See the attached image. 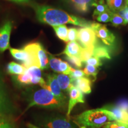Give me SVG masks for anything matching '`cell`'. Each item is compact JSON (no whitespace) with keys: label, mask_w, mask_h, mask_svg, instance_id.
Here are the masks:
<instances>
[{"label":"cell","mask_w":128,"mask_h":128,"mask_svg":"<svg viewBox=\"0 0 128 128\" xmlns=\"http://www.w3.org/2000/svg\"><path fill=\"white\" fill-rule=\"evenodd\" d=\"M36 18L39 22L51 26L71 24L78 26L90 28L92 22H90L76 16L71 15L62 10L45 5L36 4L33 6Z\"/></svg>","instance_id":"obj_1"},{"label":"cell","mask_w":128,"mask_h":128,"mask_svg":"<svg viewBox=\"0 0 128 128\" xmlns=\"http://www.w3.org/2000/svg\"><path fill=\"white\" fill-rule=\"evenodd\" d=\"M115 119L110 112L103 108L86 110L74 118L79 128H100Z\"/></svg>","instance_id":"obj_2"},{"label":"cell","mask_w":128,"mask_h":128,"mask_svg":"<svg viewBox=\"0 0 128 128\" xmlns=\"http://www.w3.org/2000/svg\"><path fill=\"white\" fill-rule=\"evenodd\" d=\"M66 104L56 98L50 91L42 88L36 91L32 95L26 110L34 106L62 109L66 107Z\"/></svg>","instance_id":"obj_3"},{"label":"cell","mask_w":128,"mask_h":128,"mask_svg":"<svg viewBox=\"0 0 128 128\" xmlns=\"http://www.w3.org/2000/svg\"><path fill=\"white\" fill-rule=\"evenodd\" d=\"M28 53L33 66H36L42 70L49 68V56L44 46L39 42L27 44L23 48Z\"/></svg>","instance_id":"obj_4"},{"label":"cell","mask_w":128,"mask_h":128,"mask_svg":"<svg viewBox=\"0 0 128 128\" xmlns=\"http://www.w3.org/2000/svg\"><path fill=\"white\" fill-rule=\"evenodd\" d=\"M40 125L44 128H79L70 118L60 115H50L42 120Z\"/></svg>","instance_id":"obj_5"},{"label":"cell","mask_w":128,"mask_h":128,"mask_svg":"<svg viewBox=\"0 0 128 128\" xmlns=\"http://www.w3.org/2000/svg\"><path fill=\"white\" fill-rule=\"evenodd\" d=\"M78 40L84 48L94 47L97 44V36L91 28H82L78 30Z\"/></svg>","instance_id":"obj_6"},{"label":"cell","mask_w":128,"mask_h":128,"mask_svg":"<svg viewBox=\"0 0 128 128\" xmlns=\"http://www.w3.org/2000/svg\"><path fill=\"white\" fill-rule=\"evenodd\" d=\"M90 28L94 30L96 36L100 39L105 44L112 46L114 44V35L109 31L104 25L97 23H92Z\"/></svg>","instance_id":"obj_7"},{"label":"cell","mask_w":128,"mask_h":128,"mask_svg":"<svg viewBox=\"0 0 128 128\" xmlns=\"http://www.w3.org/2000/svg\"><path fill=\"white\" fill-rule=\"evenodd\" d=\"M12 28V21L7 20L0 26V53L10 48V41Z\"/></svg>","instance_id":"obj_8"},{"label":"cell","mask_w":128,"mask_h":128,"mask_svg":"<svg viewBox=\"0 0 128 128\" xmlns=\"http://www.w3.org/2000/svg\"><path fill=\"white\" fill-rule=\"evenodd\" d=\"M47 87L46 90H48L55 96L56 98L62 102V103H67V97L64 95L61 88L59 86L58 82L56 76L55 74H48L47 75Z\"/></svg>","instance_id":"obj_9"},{"label":"cell","mask_w":128,"mask_h":128,"mask_svg":"<svg viewBox=\"0 0 128 128\" xmlns=\"http://www.w3.org/2000/svg\"><path fill=\"white\" fill-rule=\"evenodd\" d=\"M69 95H70V98H69L68 103V110H67L66 116L67 118H70V114H71L74 108L78 103H84L85 100L82 92L74 85L69 91Z\"/></svg>","instance_id":"obj_10"},{"label":"cell","mask_w":128,"mask_h":128,"mask_svg":"<svg viewBox=\"0 0 128 128\" xmlns=\"http://www.w3.org/2000/svg\"><path fill=\"white\" fill-rule=\"evenodd\" d=\"M10 52L11 55L14 59L19 60L22 63V65L26 68L33 66L31 60V58L28 53L24 49H15V48H10Z\"/></svg>","instance_id":"obj_11"},{"label":"cell","mask_w":128,"mask_h":128,"mask_svg":"<svg viewBox=\"0 0 128 128\" xmlns=\"http://www.w3.org/2000/svg\"><path fill=\"white\" fill-rule=\"evenodd\" d=\"M41 69L36 66H31L26 68V71L30 75L32 84H39L43 88L46 89L47 84L42 77Z\"/></svg>","instance_id":"obj_12"},{"label":"cell","mask_w":128,"mask_h":128,"mask_svg":"<svg viewBox=\"0 0 128 128\" xmlns=\"http://www.w3.org/2000/svg\"><path fill=\"white\" fill-rule=\"evenodd\" d=\"M102 108L110 112L114 116L115 120L124 122L128 124V112L124 108H120L116 104H108Z\"/></svg>","instance_id":"obj_13"},{"label":"cell","mask_w":128,"mask_h":128,"mask_svg":"<svg viewBox=\"0 0 128 128\" xmlns=\"http://www.w3.org/2000/svg\"><path fill=\"white\" fill-rule=\"evenodd\" d=\"M73 84L82 93L88 94L92 92V82L86 77H81L73 80Z\"/></svg>","instance_id":"obj_14"},{"label":"cell","mask_w":128,"mask_h":128,"mask_svg":"<svg viewBox=\"0 0 128 128\" xmlns=\"http://www.w3.org/2000/svg\"><path fill=\"white\" fill-rule=\"evenodd\" d=\"M82 48L76 42H70L67 44L62 54L67 56L80 57Z\"/></svg>","instance_id":"obj_15"},{"label":"cell","mask_w":128,"mask_h":128,"mask_svg":"<svg viewBox=\"0 0 128 128\" xmlns=\"http://www.w3.org/2000/svg\"><path fill=\"white\" fill-rule=\"evenodd\" d=\"M56 76L58 82L62 91L69 92L70 90L74 86L73 81L70 76L63 74L56 75Z\"/></svg>","instance_id":"obj_16"},{"label":"cell","mask_w":128,"mask_h":128,"mask_svg":"<svg viewBox=\"0 0 128 128\" xmlns=\"http://www.w3.org/2000/svg\"><path fill=\"white\" fill-rule=\"evenodd\" d=\"M70 1L76 10L82 13L88 12L90 7H92V4L96 2V0H70Z\"/></svg>","instance_id":"obj_17"},{"label":"cell","mask_w":128,"mask_h":128,"mask_svg":"<svg viewBox=\"0 0 128 128\" xmlns=\"http://www.w3.org/2000/svg\"><path fill=\"white\" fill-rule=\"evenodd\" d=\"M10 108V104L6 92H0V118H5L8 113Z\"/></svg>","instance_id":"obj_18"},{"label":"cell","mask_w":128,"mask_h":128,"mask_svg":"<svg viewBox=\"0 0 128 128\" xmlns=\"http://www.w3.org/2000/svg\"><path fill=\"white\" fill-rule=\"evenodd\" d=\"M7 70L10 74L17 76L24 73L26 71V68L23 65H20L15 62H11L7 65Z\"/></svg>","instance_id":"obj_19"},{"label":"cell","mask_w":128,"mask_h":128,"mask_svg":"<svg viewBox=\"0 0 128 128\" xmlns=\"http://www.w3.org/2000/svg\"><path fill=\"white\" fill-rule=\"evenodd\" d=\"M93 56L100 59H111L108 48L102 45H96L94 46Z\"/></svg>","instance_id":"obj_20"},{"label":"cell","mask_w":128,"mask_h":128,"mask_svg":"<svg viewBox=\"0 0 128 128\" xmlns=\"http://www.w3.org/2000/svg\"><path fill=\"white\" fill-rule=\"evenodd\" d=\"M55 34L59 39L65 42H68V28L65 24L53 27Z\"/></svg>","instance_id":"obj_21"},{"label":"cell","mask_w":128,"mask_h":128,"mask_svg":"<svg viewBox=\"0 0 128 128\" xmlns=\"http://www.w3.org/2000/svg\"><path fill=\"white\" fill-rule=\"evenodd\" d=\"M92 7H95L93 12L94 17H96L102 13L110 11L108 6L104 4L103 0H100L98 3H97L96 2L93 3L92 5Z\"/></svg>","instance_id":"obj_22"},{"label":"cell","mask_w":128,"mask_h":128,"mask_svg":"<svg viewBox=\"0 0 128 128\" xmlns=\"http://www.w3.org/2000/svg\"><path fill=\"white\" fill-rule=\"evenodd\" d=\"M127 6L126 0H113L108 6L110 10L112 12H118Z\"/></svg>","instance_id":"obj_23"},{"label":"cell","mask_w":128,"mask_h":128,"mask_svg":"<svg viewBox=\"0 0 128 128\" xmlns=\"http://www.w3.org/2000/svg\"><path fill=\"white\" fill-rule=\"evenodd\" d=\"M16 81L19 84L23 85V86H27V85L32 84L31 83V78L28 73L26 71L24 74L20 75H17L16 76Z\"/></svg>","instance_id":"obj_24"},{"label":"cell","mask_w":128,"mask_h":128,"mask_svg":"<svg viewBox=\"0 0 128 128\" xmlns=\"http://www.w3.org/2000/svg\"><path fill=\"white\" fill-rule=\"evenodd\" d=\"M94 47L91 48H82L80 58L82 60V62H85L90 58L93 56Z\"/></svg>","instance_id":"obj_25"},{"label":"cell","mask_w":128,"mask_h":128,"mask_svg":"<svg viewBox=\"0 0 128 128\" xmlns=\"http://www.w3.org/2000/svg\"><path fill=\"white\" fill-rule=\"evenodd\" d=\"M110 22H112V25L114 26L115 27H118L119 26H124L126 25V22L120 16L119 14L114 13V12H112L111 20Z\"/></svg>","instance_id":"obj_26"},{"label":"cell","mask_w":128,"mask_h":128,"mask_svg":"<svg viewBox=\"0 0 128 128\" xmlns=\"http://www.w3.org/2000/svg\"><path fill=\"white\" fill-rule=\"evenodd\" d=\"M62 61L60 59L55 58L54 56L50 55L49 56V65L51 69L56 72L59 73V65Z\"/></svg>","instance_id":"obj_27"},{"label":"cell","mask_w":128,"mask_h":128,"mask_svg":"<svg viewBox=\"0 0 128 128\" xmlns=\"http://www.w3.org/2000/svg\"><path fill=\"white\" fill-rule=\"evenodd\" d=\"M74 70V69L72 68L68 62L63 61V60L60 62V65H59V73L63 74L69 76L73 71Z\"/></svg>","instance_id":"obj_28"},{"label":"cell","mask_w":128,"mask_h":128,"mask_svg":"<svg viewBox=\"0 0 128 128\" xmlns=\"http://www.w3.org/2000/svg\"><path fill=\"white\" fill-rule=\"evenodd\" d=\"M104 128H128V124L121 121L114 120L107 123Z\"/></svg>","instance_id":"obj_29"},{"label":"cell","mask_w":128,"mask_h":128,"mask_svg":"<svg viewBox=\"0 0 128 128\" xmlns=\"http://www.w3.org/2000/svg\"><path fill=\"white\" fill-rule=\"evenodd\" d=\"M83 71L86 76H92L95 79L98 72L97 67L92 66V65H87V64H86V67L84 68Z\"/></svg>","instance_id":"obj_30"},{"label":"cell","mask_w":128,"mask_h":128,"mask_svg":"<svg viewBox=\"0 0 128 128\" xmlns=\"http://www.w3.org/2000/svg\"><path fill=\"white\" fill-rule=\"evenodd\" d=\"M112 12H113L110 10L108 12L102 13L96 17V20L101 23H107V22H110Z\"/></svg>","instance_id":"obj_31"},{"label":"cell","mask_w":128,"mask_h":128,"mask_svg":"<svg viewBox=\"0 0 128 128\" xmlns=\"http://www.w3.org/2000/svg\"><path fill=\"white\" fill-rule=\"evenodd\" d=\"M65 59L76 68H80L82 66V62L80 58L76 56H66L65 57Z\"/></svg>","instance_id":"obj_32"},{"label":"cell","mask_w":128,"mask_h":128,"mask_svg":"<svg viewBox=\"0 0 128 128\" xmlns=\"http://www.w3.org/2000/svg\"><path fill=\"white\" fill-rule=\"evenodd\" d=\"M68 42H76L78 40V30L74 28L68 29Z\"/></svg>","instance_id":"obj_33"},{"label":"cell","mask_w":128,"mask_h":128,"mask_svg":"<svg viewBox=\"0 0 128 128\" xmlns=\"http://www.w3.org/2000/svg\"><path fill=\"white\" fill-rule=\"evenodd\" d=\"M85 63L87 64V65H92V66L97 67V68L102 65V63L101 62L100 59L96 56H92L88 60H87L85 62Z\"/></svg>","instance_id":"obj_34"},{"label":"cell","mask_w":128,"mask_h":128,"mask_svg":"<svg viewBox=\"0 0 128 128\" xmlns=\"http://www.w3.org/2000/svg\"><path fill=\"white\" fill-rule=\"evenodd\" d=\"M0 128H16L14 124L5 118H0Z\"/></svg>","instance_id":"obj_35"},{"label":"cell","mask_w":128,"mask_h":128,"mask_svg":"<svg viewBox=\"0 0 128 128\" xmlns=\"http://www.w3.org/2000/svg\"><path fill=\"white\" fill-rule=\"evenodd\" d=\"M69 76H70V77L72 78V80H74L76 79H78V78H81V77H84V76H86L84 71H82V70H74L70 74Z\"/></svg>","instance_id":"obj_36"},{"label":"cell","mask_w":128,"mask_h":128,"mask_svg":"<svg viewBox=\"0 0 128 128\" xmlns=\"http://www.w3.org/2000/svg\"><path fill=\"white\" fill-rule=\"evenodd\" d=\"M119 15L120 16L123 18L125 20L126 23H128V6H127L124 8L122 9L118 12Z\"/></svg>","instance_id":"obj_37"},{"label":"cell","mask_w":128,"mask_h":128,"mask_svg":"<svg viewBox=\"0 0 128 128\" xmlns=\"http://www.w3.org/2000/svg\"><path fill=\"white\" fill-rule=\"evenodd\" d=\"M116 105L128 112V100H122L119 101Z\"/></svg>","instance_id":"obj_38"},{"label":"cell","mask_w":128,"mask_h":128,"mask_svg":"<svg viewBox=\"0 0 128 128\" xmlns=\"http://www.w3.org/2000/svg\"><path fill=\"white\" fill-rule=\"evenodd\" d=\"M4 79L2 72L0 68V92H5L4 90Z\"/></svg>","instance_id":"obj_39"},{"label":"cell","mask_w":128,"mask_h":128,"mask_svg":"<svg viewBox=\"0 0 128 128\" xmlns=\"http://www.w3.org/2000/svg\"><path fill=\"white\" fill-rule=\"evenodd\" d=\"M10 1H13L17 3H27L30 1V0H10Z\"/></svg>","instance_id":"obj_40"},{"label":"cell","mask_w":128,"mask_h":128,"mask_svg":"<svg viewBox=\"0 0 128 128\" xmlns=\"http://www.w3.org/2000/svg\"><path fill=\"white\" fill-rule=\"evenodd\" d=\"M27 126H28V128H42L39 127V126H38L34 125V124H30V123H29V124H28Z\"/></svg>","instance_id":"obj_41"},{"label":"cell","mask_w":128,"mask_h":128,"mask_svg":"<svg viewBox=\"0 0 128 128\" xmlns=\"http://www.w3.org/2000/svg\"><path fill=\"white\" fill-rule=\"evenodd\" d=\"M106 1H107V2H108V6L110 4H111V2H112V1H113V0H106Z\"/></svg>","instance_id":"obj_42"},{"label":"cell","mask_w":128,"mask_h":128,"mask_svg":"<svg viewBox=\"0 0 128 128\" xmlns=\"http://www.w3.org/2000/svg\"><path fill=\"white\" fill-rule=\"evenodd\" d=\"M126 2H127V5H128V0H126Z\"/></svg>","instance_id":"obj_43"}]
</instances>
